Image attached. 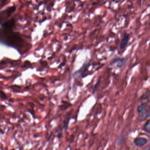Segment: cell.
Instances as JSON below:
<instances>
[{
	"instance_id": "3",
	"label": "cell",
	"mask_w": 150,
	"mask_h": 150,
	"mask_svg": "<svg viewBox=\"0 0 150 150\" xmlns=\"http://www.w3.org/2000/svg\"><path fill=\"white\" fill-rule=\"evenodd\" d=\"M129 39V34L128 33H125L121 42V49H123L125 48L128 42Z\"/></svg>"
},
{
	"instance_id": "8",
	"label": "cell",
	"mask_w": 150,
	"mask_h": 150,
	"mask_svg": "<svg viewBox=\"0 0 150 150\" xmlns=\"http://www.w3.org/2000/svg\"><path fill=\"white\" fill-rule=\"evenodd\" d=\"M99 81H98L97 82V84L95 85V86L94 87L93 89V94L94 93H95V91H96V90H97V88L98 86L99 85Z\"/></svg>"
},
{
	"instance_id": "9",
	"label": "cell",
	"mask_w": 150,
	"mask_h": 150,
	"mask_svg": "<svg viewBox=\"0 0 150 150\" xmlns=\"http://www.w3.org/2000/svg\"><path fill=\"white\" fill-rule=\"evenodd\" d=\"M147 150H150V148H149V149H147Z\"/></svg>"
},
{
	"instance_id": "2",
	"label": "cell",
	"mask_w": 150,
	"mask_h": 150,
	"mask_svg": "<svg viewBox=\"0 0 150 150\" xmlns=\"http://www.w3.org/2000/svg\"><path fill=\"white\" fill-rule=\"evenodd\" d=\"M90 62H87V63L84 64L82 67L78 71L76 72L74 74L75 76H81L84 72H85V71L88 69V67L90 65Z\"/></svg>"
},
{
	"instance_id": "7",
	"label": "cell",
	"mask_w": 150,
	"mask_h": 150,
	"mask_svg": "<svg viewBox=\"0 0 150 150\" xmlns=\"http://www.w3.org/2000/svg\"><path fill=\"white\" fill-rule=\"evenodd\" d=\"M15 10V6H13V7L9 8V9H7V14L8 15V17H9V16H10L11 14L12 13H13Z\"/></svg>"
},
{
	"instance_id": "4",
	"label": "cell",
	"mask_w": 150,
	"mask_h": 150,
	"mask_svg": "<svg viewBox=\"0 0 150 150\" xmlns=\"http://www.w3.org/2000/svg\"><path fill=\"white\" fill-rule=\"evenodd\" d=\"M150 117V107L142 113L141 119L142 121H144Z\"/></svg>"
},
{
	"instance_id": "1",
	"label": "cell",
	"mask_w": 150,
	"mask_h": 150,
	"mask_svg": "<svg viewBox=\"0 0 150 150\" xmlns=\"http://www.w3.org/2000/svg\"><path fill=\"white\" fill-rule=\"evenodd\" d=\"M147 142V140L144 137L137 138L134 140L133 143L137 147H142L146 145Z\"/></svg>"
},
{
	"instance_id": "10",
	"label": "cell",
	"mask_w": 150,
	"mask_h": 150,
	"mask_svg": "<svg viewBox=\"0 0 150 150\" xmlns=\"http://www.w3.org/2000/svg\"></svg>"
},
{
	"instance_id": "5",
	"label": "cell",
	"mask_w": 150,
	"mask_h": 150,
	"mask_svg": "<svg viewBox=\"0 0 150 150\" xmlns=\"http://www.w3.org/2000/svg\"><path fill=\"white\" fill-rule=\"evenodd\" d=\"M143 130L147 133H150V119L147 121L144 125Z\"/></svg>"
},
{
	"instance_id": "6",
	"label": "cell",
	"mask_w": 150,
	"mask_h": 150,
	"mask_svg": "<svg viewBox=\"0 0 150 150\" xmlns=\"http://www.w3.org/2000/svg\"><path fill=\"white\" fill-rule=\"evenodd\" d=\"M147 106V105L145 103L141 104L137 108V111L138 112L141 113V112H143V111H144L145 109L146 108Z\"/></svg>"
}]
</instances>
